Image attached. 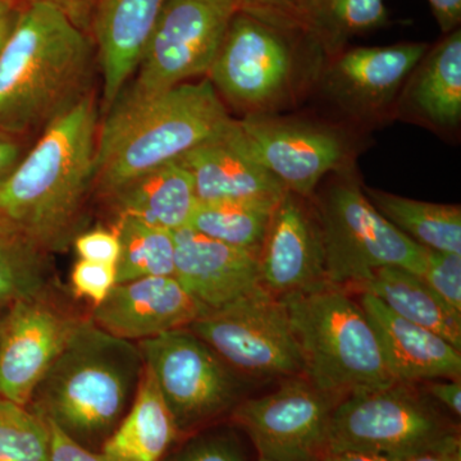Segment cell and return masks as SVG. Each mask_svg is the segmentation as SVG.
I'll use <instances>...</instances> for the list:
<instances>
[{
    "label": "cell",
    "mask_w": 461,
    "mask_h": 461,
    "mask_svg": "<svg viewBox=\"0 0 461 461\" xmlns=\"http://www.w3.org/2000/svg\"><path fill=\"white\" fill-rule=\"evenodd\" d=\"M321 461H391L384 456H378V455L364 454V453H351V451H346V453H333L324 456Z\"/></svg>",
    "instance_id": "43"
},
{
    "label": "cell",
    "mask_w": 461,
    "mask_h": 461,
    "mask_svg": "<svg viewBox=\"0 0 461 461\" xmlns=\"http://www.w3.org/2000/svg\"><path fill=\"white\" fill-rule=\"evenodd\" d=\"M387 21L384 0H315L308 35L323 56L333 58L348 39L381 29Z\"/></svg>",
    "instance_id": "29"
},
{
    "label": "cell",
    "mask_w": 461,
    "mask_h": 461,
    "mask_svg": "<svg viewBox=\"0 0 461 461\" xmlns=\"http://www.w3.org/2000/svg\"><path fill=\"white\" fill-rule=\"evenodd\" d=\"M229 366L251 377H296L302 357L286 306L260 285L187 327Z\"/></svg>",
    "instance_id": "9"
},
{
    "label": "cell",
    "mask_w": 461,
    "mask_h": 461,
    "mask_svg": "<svg viewBox=\"0 0 461 461\" xmlns=\"http://www.w3.org/2000/svg\"><path fill=\"white\" fill-rule=\"evenodd\" d=\"M417 68L409 93L411 104L437 126H456L461 120L460 27L429 48Z\"/></svg>",
    "instance_id": "25"
},
{
    "label": "cell",
    "mask_w": 461,
    "mask_h": 461,
    "mask_svg": "<svg viewBox=\"0 0 461 461\" xmlns=\"http://www.w3.org/2000/svg\"><path fill=\"white\" fill-rule=\"evenodd\" d=\"M421 278L446 304L461 313V254L426 249Z\"/></svg>",
    "instance_id": "33"
},
{
    "label": "cell",
    "mask_w": 461,
    "mask_h": 461,
    "mask_svg": "<svg viewBox=\"0 0 461 461\" xmlns=\"http://www.w3.org/2000/svg\"><path fill=\"white\" fill-rule=\"evenodd\" d=\"M114 232L121 244L117 284L175 276V230L121 215L115 222Z\"/></svg>",
    "instance_id": "28"
},
{
    "label": "cell",
    "mask_w": 461,
    "mask_h": 461,
    "mask_svg": "<svg viewBox=\"0 0 461 461\" xmlns=\"http://www.w3.org/2000/svg\"><path fill=\"white\" fill-rule=\"evenodd\" d=\"M27 148L23 139L0 132V185L14 171Z\"/></svg>",
    "instance_id": "39"
},
{
    "label": "cell",
    "mask_w": 461,
    "mask_h": 461,
    "mask_svg": "<svg viewBox=\"0 0 461 461\" xmlns=\"http://www.w3.org/2000/svg\"><path fill=\"white\" fill-rule=\"evenodd\" d=\"M142 369L139 346L80 321L36 388L33 411L95 451L129 411Z\"/></svg>",
    "instance_id": "4"
},
{
    "label": "cell",
    "mask_w": 461,
    "mask_h": 461,
    "mask_svg": "<svg viewBox=\"0 0 461 461\" xmlns=\"http://www.w3.org/2000/svg\"><path fill=\"white\" fill-rule=\"evenodd\" d=\"M278 203L198 200L187 227L206 238L259 254L273 211Z\"/></svg>",
    "instance_id": "27"
},
{
    "label": "cell",
    "mask_w": 461,
    "mask_h": 461,
    "mask_svg": "<svg viewBox=\"0 0 461 461\" xmlns=\"http://www.w3.org/2000/svg\"><path fill=\"white\" fill-rule=\"evenodd\" d=\"M175 277L206 311L235 302L260 285L259 254L185 227L175 230Z\"/></svg>",
    "instance_id": "18"
},
{
    "label": "cell",
    "mask_w": 461,
    "mask_h": 461,
    "mask_svg": "<svg viewBox=\"0 0 461 461\" xmlns=\"http://www.w3.org/2000/svg\"><path fill=\"white\" fill-rule=\"evenodd\" d=\"M162 461H245V456L233 437L212 433L190 439Z\"/></svg>",
    "instance_id": "35"
},
{
    "label": "cell",
    "mask_w": 461,
    "mask_h": 461,
    "mask_svg": "<svg viewBox=\"0 0 461 461\" xmlns=\"http://www.w3.org/2000/svg\"><path fill=\"white\" fill-rule=\"evenodd\" d=\"M18 16H20V11L16 9V11L12 12L8 16L3 17L0 20V56H2L3 50H5V44H7L9 38H11L14 27H16Z\"/></svg>",
    "instance_id": "44"
},
{
    "label": "cell",
    "mask_w": 461,
    "mask_h": 461,
    "mask_svg": "<svg viewBox=\"0 0 461 461\" xmlns=\"http://www.w3.org/2000/svg\"><path fill=\"white\" fill-rule=\"evenodd\" d=\"M317 218L330 284L357 288L386 267L423 275L426 248L388 222L353 178L330 185L318 204Z\"/></svg>",
    "instance_id": "6"
},
{
    "label": "cell",
    "mask_w": 461,
    "mask_h": 461,
    "mask_svg": "<svg viewBox=\"0 0 461 461\" xmlns=\"http://www.w3.org/2000/svg\"><path fill=\"white\" fill-rule=\"evenodd\" d=\"M50 432L51 461H127L103 451L89 450L69 438L56 424L47 420Z\"/></svg>",
    "instance_id": "37"
},
{
    "label": "cell",
    "mask_w": 461,
    "mask_h": 461,
    "mask_svg": "<svg viewBox=\"0 0 461 461\" xmlns=\"http://www.w3.org/2000/svg\"><path fill=\"white\" fill-rule=\"evenodd\" d=\"M107 199L118 217L168 230L187 227L198 203L193 177L177 160L135 178Z\"/></svg>",
    "instance_id": "22"
},
{
    "label": "cell",
    "mask_w": 461,
    "mask_h": 461,
    "mask_svg": "<svg viewBox=\"0 0 461 461\" xmlns=\"http://www.w3.org/2000/svg\"><path fill=\"white\" fill-rule=\"evenodd\" d=\"M238 12L277 29L308 33L315 0H230Z\"/></svg>",
    "instance_id": "32"
},
{
    "label": "cell",
    "mask_w": 461,
    "mask_h": 461,
    "mask_svg": "<svg viewBox=\"0 0 461 461\" xmlns=\"http://www.w3.org/2000/svg\"><path fill=\"white\" fill-rule=\"evenodd\" d=\"M94 42L59 9L30 3L0 56V132H42L91 91Z\"/></svg>",
    "instance_id": "2"
},
{
    "label": "cell",
    "mask_w": 461,
    "mask_h": 461,
    "mask_svg": "<svg viewBox=\"0 0 461 461\" xmlns=\"http://www.w3.org/2000/svg\"><path fill=\"white\" fill-rule=\"evenodd\" d=\"M205 312L177 278L169 276L115 285L107 299L94 308L91 321L115 338L140 342L186 329Z\"/></svg>",
    "instance_id": "17"
},
{
    "label": "cell",
    "mask_w": 461,
    "mask_h": 461,
    "mask_svg": "<svg viewBox=\"0 0 461 461\" xmlns=\"http://www.w3.org/2000/svg\"><path fill=\"white\" fill-rule=\"evenodd\" d=\"M178 432L204 426L235 408L239 382L213 348L189 329L139 342Z\"/></svg>",
    "instance_id": "10"
},
{
    "label": "cell",
    "mask_w": 461,
    "mask_h": 461,
    "mask_svg": "<svg viewBox=\"0 0 461 461\" xmlns=\"http://www.w3.org/2000/svg\"><path fill=\"white\" fill-rule=\"evenodd\" d=\"M429 50L424 42L360 47L330 58L324 90L351 114L372 115L387 107Z\"/></svg>",
    "instance_id": "16"
},
{
    "label": "cell",
    "mask_w": 461,
    "mask_h": 461,
    "mask_svg": "<svg viewBox=\"0 0 461 461\" xmlns=\"http://www.w3.org/2000/svg\"><path fill=\"white\" fill-rule=\"evenodd\" d=\"M177 162L193 177L199 202L254 200L278 203L287 194L272 175L233 147L224 138L223 131L194 148Z\"/></svg>",
    "instance_id": "21"
},
{
    "label": "cell",
    "mask_w": 461,
    "mask_h": 461,
    "mask_svg": "<svg viewBox=\"0 0 461 461\" xmlns=\"http://www.w3.org/2000/svg\"><path fill=\"white\" fill-rule=\"evenodd\" d=\"M71 284L76 295L89 300L95 308L117 285V266L78 259L72 269Z\"/></svg>",
    "instance_id": "34"
},
{
    "label": "cell",
    "mask_w": 461,
    "mask_h": 461,
    "mask_svg": "<svg viewBox=\"0 0 461 461\" xmlns=\"http://www.w3.org/2000/svg\"><path fill=\"white\" fill-rule=\"evenodd\" d=\"M295 336L303 375L336 402L396 384L359 303L324 284L281 297Z\"/></svg>",
    "instance_id": "5"
},
{
    "label": "cell",
    "mask_w": 461,
    "mask_h": 461,
    "mask_svg": "<svg viewBox=\"0 0 461 461\" xmlns=\"http://www.w3.org/2000/svg\"><path fill=\"white\" fill-rule=\"evenodd\" d=\"M405 461H461L460 436L426 453L417 455Z\"/></svg>",
    "instance_id": "42"
},
{
    "label": "cell",
    "mask_w": 461,
    "mask_h": 461,
    "mask_svg": "<svg viewBox=\"0 0 461 461\" xmlns=\"http://www.w3.org/2000/svg\"><path fill=\"white\" fill-rule=\"evenodd\" d=\"M99 115L91 91L42 130L0 185V229L41 251L66 245L93 189Z\"/></svg>",
    "instance_id": "1"
},
{
    "label": "cell",
    "mask_w": 461,
    "mask_h": 461,
    "mask_svg": "<svg viewBox=\"0 0 461 461\" xmlns=\"http://www.w3.org/2000/svg\"><path fill=\"white\" fill-rule=\"evenodd\" d=\"M357 290L377 297L403 320L432 330L461 350V313L446 304L420 276L386 267Z\"/></svg>",
    "instance_id": "24"
},
{
    "label": "cell",
    "mask_w": 461,
    "mask_h": 461,
    "mask_svg": "<svg viewBox=\"0 0 461 461\" xmlns=\"http://www.w3.org/2000/svg\"><path fill=\"white\" fill-rule=\"evenodd\" d=\"M411 384L396 382L339 402L330 418L329 454L351 451L405 461L460 436Z\"/></svg>",
    "instance_id": "7"
},
{
    "label": "cell",
    "mask_w": 461,
    "mask_h": 461,
    "mask_svg": "<svg viewBox=\"0 0 461 461\" xmlns=\"http://www.w3.org/2000/svg\"><path fill=\"white\" fill-rule=\"evenodd\" d=\"M30 3H41L59 9L76 26L90 35V23L98 0H27Z\"/></svg>",
    "instance_id": "38"
},
{
    "label": "cell",
    "mask_w": 461,
    "mask_h": 461,
    "mask_svg": "<svg viewBox=\"0 0 461 461\" xmlns=\"http://www.w3.org/2000/svg\"><path fill=\"white\" fill-rule=\"evenodd\" d=\"M0 461H51L47 420L0 396Z\"/></svg>",
    "instance_id": "31"
},
{
    "label": "cell",
    "mask_w": 461,
    "mask_h": 461,
    "mask_svg": "<svg viewBox=\"0 0 461 461\" xmlns=\"http://www.w3.org/2000/svg\"><path fill=\"white\" fill-rule=\"evenodd\" d=\"M313 48L321 50L308 33L277 29L236 12L206 78L232 107L247 115L267 114L293 86L302 53Z\"/></svg>",
    "instance_id": "8"
},
{
    "label": "cell",
    "mask_w": 461,
    "mask_h": 461,
    "mask_svg": "<svg viewBox=\"0 0 461 461\" xmlns=\"http://www.w3.org/2000/svg\"><path fill=\"white\" fill-rule=\"evenodd\" d=\"M78 323L45 304L41 297L11 304L0 323V396L29 405Z\"/></svg>",
    "instance_id": "14"
},
{
    "label": "cell",
    "mask_w": 461,
    "mask_h": 461,
    "mask_svg": "<svg viewBox=\"0 0 461 461\" xmlns=\"http://www.w3.org/2000/svg\"><path fill=\"white\" fill-rule=\"evenodd\" d=\"M236 12L230 0H167L122 94L150 95L206 76Z\"/></svg>",
    "instance_id": "11"
},
{
    "label": "cell",
    "mask_w": 461,
    "mask_h": 461,
    "mask_svg": "<svg viewBox=\"0 0 461 461\" xmlns=\"http://www.w3.org/2000/svg\"><path fill=\"white\" fill-rule=\"evenodd\" d=\"M363 191L379 213L415 244L461 254L460 205L420 202L369 187Z\"/></svg>",
    "instance_id": "26"
},
{
    "label": "cell",
    "mask_w": 461,
    "mask_h": 461,
    "mask_svg": "<svg viewBox=\"0 0 461 461\" xmlns=\"http://www.w3.org/2000/svg\"><path fill=\"white\" fill-rule=\"evenodd\" d=\"M339 402L308 381L291 377L275 393L233 408L232 420L272 461H321L329 454L333 409Z\"/></svg>",
    "instance_id": "13"
},
{
    "label": "cell",
    "mask_w": 461,
    "mask_h": 461,
    "mask_svg": "<svg viewBox=\"0 0 461 461\" xmlns=\"http://www.w3.org/2000/svg\"><path fill=\"white\" fill-rule=\"evenodd\" d=\"M14 11H16V8L14 7L11 0H0V20Z\"/></svg>",
    "instance_id": "45"
},
{
    "label": "cell",
    "mask_w": 461,
    "mask_h": 461,
    "mask_svg": "<svg viewBox=\"0 0 461 461\" xmlns=\"http://www.w3.org/2000/svg\"><path fill=\"white\" fill-rule=\"evenodd\" d=\"M359 304L377 335L388 372L395 382L460 378L459 348L432 330L403 320L371 294L360 293Z\"/></svg>",
    "instance_id": "20"
},
{
    "label": "cell",
    "mask_w": 461,
    "mask_h": 461,
    "mask_svg": "<svg viewBox=\"0 0 461 461\" xmlns=\"http://www.w3.org/2000/svg\"><path fill=\"white\" fill-rule=\"evenodd\" d=\"M429 393L439 403L450 409L455 415L461 414V382L460 378H450L448 381H429Z\"/></svg>",
    "instance_id": "40"
},
{
    "label": "cell",
    "mask_w": 461,
    "mask_h": 461,
    "mask_svg": "<svg viewBox=\"0 0 461 461\" xmlns=\"http://www.w3.org/2000/svg\"><path fill=\"white\" fill-rule=\"evenodd\" d=\"M230 118L206 77L150 95L121 94L99 123L93 189L109 198L220 135Z\"/></svg>",
    "instance_id": "3"
},
{
    "label": "cell",
    "mask_w": 461,
    "mask_h": 461,
    "mask_svg": "<svg viewBox=\"0 0 461 461\" xmlns=\"http://www.w3.org/2000/svg\"><path fill=\"white\" fill-rule=\"evenodd\" d=\"M167 0H98L90 23L107 113L135 76Z\"/></svg>",
    "instance_id": "19"
},
{
    "label": "cell",
    "mask_w": 461,
    "mask_h": 461,
    "mask_svg": "<svg viewBox=\"0 0 461 461\" xmlns=\"http://www.w3.org/2000/svg\"><path fill=\"white\" fill-rule=\"evenodd\" d=\"M80 259L117 266L121 244L114 230L96 229L81 233L74 241Z\"/></svg>",
    "instance_id": "36"
},
{
    "label": "cell",
    "mask_w": 461,
    "mask_h": 461,
    "mask_svg": "<svg viewBox=\"0 0 461 461\" xmlns=\"http://www.w3.org/2000/svg\"><path fill=\"white\" fill-rule=\"evenodd\" d=\"M260 284L285 297L329 284L317 215L287 193L276 206L259 256Z\"/></svg>",
    "instance_id": "15"
},
{
    "label": "cell",
    "mask_w": 461,
    "mask_h": 461,
    "mask_svg": "<svg viewBox=\"0 0 461 461\" xmlns=\"http://www.w3.org/2000/svg\"><path fill=\"white\" fill-rule=\"evenodd\" d=\"M44 251L0 229V305L41 297L45 277Z\"/></svg>",
    "instance_id": "30"
},
{
    "label": "cell",
    "mask_w": 461,
    "mask_h": 461,
    "mask_svg": "<svg viewBox=\"0 0 461 461\" xmlns=\"http://www.w3.org/2000/svg\"><path fill=\"white\" fill-rule=\"evenodd\" d=\"M223 136L300 198L312 195L327 173L345 171L350 157L335 130L268 114L230 118Z\"/></svg>",
    "instance_id": "12"
},
{
    "label": "cell",
    "mask_w": 461,
    "mask_h": 461,
    "mask_svg": "<svg viewBox=\"0 0 461 461\" xmlns=\"http://www.w3.org/2000/svg\"><path fill=\"white\" fill-rule=\"evenodd\" d=\"M439 29L444 33L459 29L461 23V0H429Z\"/></svg>",
    "instance_id": "41"
},
{
    "label": "cell",
    "mask_w": 461,
    "mask_h": 461,
    "mask_svg": "<svg viewBox=\"0 0 461 461\" xmlns=\"http://www.w3.org/2000/svg\"><path fill=\"white\" fill-rule=\"evenodd\" d=\"M259 461H272V460L259 459Z\"/></svg>",
    "instance_id": "46"
},
{
    "label": "cell",
    "mask_w": 461,
    "mask_h": 461,
    "mask_svg": "<svg viewBox=\"0 0 461 461\" xmlns=\"http://www.w3.org/2000/svg\"><path fill=\"white\" fill-rule=\"evenodd\" d=\"M178 433L156 378L144 364L129 411L100 451L127 461H162Z\"/></svg>",
    "instance_id": "23"
}]
</instances>
